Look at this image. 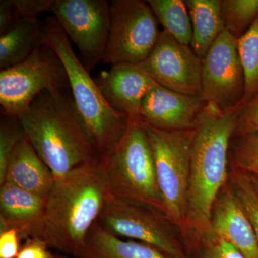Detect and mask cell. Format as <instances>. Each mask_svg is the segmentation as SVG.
<instances>
[{"mask_svg":"<svg viewBox=\"0 0 258 258\" xmlns=\"http://www.w3.org/2000/svg\"><path fill=\"white\" fill-rule=\"evenodd\" d=\"M18 119L26 138L55 180L98 162L99 154L83 125L71 90L43 91Z\"/></svg>","mask_w":258,"mask_h":258,"instance_id":"cell-1","label":"cell"},{"mask_svg":"<svg viewBox=\"0 0 258 258\" xmlns=\"http://www.w3.org/2000/svg\"><path fill=\"white\" fill-rule=\"evenodd\" d=\"M97 164L81 166L55 180L35 237L49 247L75 257L82 248L110 194Z\"/></svg>","mask_w":258,"mask_h":258,"instance_id":"cell-2","label":"cell"},{"mask_svg":"<svg viewBox=\"0 0 258 258\" xmlns=\"http://www.w3.org/2000/svg\"><path fill=\"white\" fill-rule=\"evenodd\" d=\"M240 109L222 112L207 103L191 144L188 226L209 233L214 207L227 176L229 149Z\"/></svg>","mask_w":258,"mask_h":258,"instance_id":"cell-3","label":"cell"},{"mask_svg":"<svg viewBox=\"0 0 258 258\" xmlns=\"http://www.w3.org/2000/svg\"><path fill=\"white\" fill-rule=\"evenodd\" d=\"M40 40L60 57L67 73L76 108L99 155L105 154L128 127V116L115 111L102 94L89 71L73 50L71 42L54 16L40 24Z\"/></svg>","mask_w":258,"mask_h":258,"instance_id":"cell-4","label":"cell"},{"mask_svg":"<svg viewBox=\"0 0 258 258\" xmlns=\"http://www.w3.org/2000/svg\"><path fill=\"white\" fill-rule=\"evenodd\" d=\"M108 191L163 215L152 145L142 120H129L119 140L97 164Z\"/></svg>","mask_w":258,"mask_h":258,"instance_id":"cell-5","label":"cell"},{"mask_svg":"<svg viewBox=\"0 0 258 258\" xmlns=\"http://www.w3.org/2000/svg\"><path fill=\"white\" fill-rule=\"evenodd\" d=\"M143 124L154 154L163 215L186 234L189 227L190 161L195 128L166 132Z\"/></svg>","mask_w":258,"mask_h":258,"instance_id":"cell-6","label":"cell"},{"mask_svg":"<svg viewBox=\"0 0 258 258\" xmlns=\"http://www.w3.org/2000/svg\"><path fill=\"white\" fill-rule=\"evenodd\" d=\"M71 90L67 73L55 51L39 45L21 63L0 72V105L3 115L18 118L40 93Z\"/></svg>","mask_w":258,"mask_h":258,"instance_id":"cell-7","label":"cell"},{"mask_svg":"<svg viewBox=\"0 0 258 258\" xmlns=\"http://www.w3.org/2000/svg\"><path fill=\"white\" fill-rule=\"evenodd\" d=\"M111 25L103 61L142 64L157 44L160 32L147 1L112 0Z\"/></svg>","mask_w":258,"mask_h":258,"instance_id":"cell-8","label":"cell"},{"mask_svg":"<svg viewBox=\"0 0 258 258\" xmlns=\"http://www.w3.org/2000/svg\"><path fill=\"white\" fill-rule=\"evenodd\" d=\"M164 220L160 212L110 193L97 223L117 237L149 244L171 258H189Z\"/></svg>","mask_w":258,"mask_h":258,"instance_id":"cell-9","label":"cell"},{"mask_svg":"<svg viewBox=\"0 0 258 258\" xmlns=\"http://www.w3.org/2000/svg\"><path fill=\"white\" fill-rule=\"evenodd\" d=\"M50 13L79 49L83 64L92 71L103 61L110 25V3L106 0H55Z\"/></svg>","mask_w":258,"mask_h":258,"instance_id":"cell-10","label":"cell"},{"mask_svg":"<svg viewBox=\"0 0 258 258\" xmlns=\"http://www.w3.org/2000/svg\"><path fill=\"white\" fill-rule=\"evenodd\" d=\"M244 76L237 39L224 30L203 59L202 96L222 112L242 108Z\"/></svg>","mask_w":258,"mask_h":258,"instance_id":"cell-11","label":"cell"},{"mask_svg":"<svg viewBox=\"0 0 258 258\" xmlns=\"http://www.w3.org/2000/svg\"><path fill=\"white\" fill-rule=\"evenodd\" d=\"M156 83L176 92L202 96L203 60L189 45L181 43L164 30L155 47L140 64Z\"/></svg>","mask_w":258,"mask_h":258,"instance_id":"cell-12","label":"cell"},{"mask_svg":"<svg viewBox=\"0 0 258 258\" xmlns=\"http://www.w3.org/2000/svg\"><path fill=\"white\" fill-rule=\"evenodd\" d=\"M207 102L202 96H189L157 84L142 102L140 118L144 123L166 132L192 129Z\"/></svg>","mask_w":258,"mask_h":258,"instance_id":"cell-13","label":"cell"},{"mask_svg":"<svg viewBox=\"0 0 258 258\" xmlns=\"http://www.w3.org/2000/svg\"><path fill=\"white\" fill-rule=\"evenodd\" d=\"M95 81L110 106L129 120H141L142 102L157 83L140 64L131 63L112 64Z\"/></svg>","mask_w":258,"mask_h":258,"instance_id":"cell-14","label":"cell"},{"mask_svg":"<svg viewBox=\"0 0 258 258\" xmlns=\"http://www.w3.org/2000/svg\"><path fill=\"white\" fill-rule=\"evenodd\" d=\"M210 232L235 245L245 258H258L255 234L233 189H225L217 198Z\"/></svg>","mask_w":258,"mask_h":258,"instance_id":"cell-15","label":"cell"},{"mask_svg":"<svg viewBox=\"0 0 258 258\" xmlns=\"http://www.w3.org/2000/svg\"><path fill=\"white\" fill-rule=\"evenodd\" d=\"M46 203L47 199L5 182L0 186V231L13 227L23 239L36 237Z\"/></svg>","mask_w":258,"mask_h":258,"instance_id":"cell-16","label":"cell"},{"mask_svg":"<svg viewBox=\"0 0 258 258\" xmlns=\"http://www.w3.org/2000/svg\"><path fill=\"white\" fill-rule=\"evenodd\" d=\"M5 182L47 199L55 179L48 166L25 137L17 145L12 154Z\"/></svg>","mask_w":258,"mask_h":258,"instance_id":"cell-17","label":"cell"},{"mask_svg":"<svg viewBox=\"0 0 258 258\" xmlns=\"http://www.w3.org/2000/svg\"><path fill=\"white\" fill-rule=\"evenodd\" d=\"M77 258H171L138 241L117 237L96 223L91 227Z\"/></svg>","mask_w":258,"mask_h":258,"instance_id":"cell-18","label":"cell"},{"mask_svg":"<svg viewBox=\"0 0 258 258\" xmlns=\"http://www.w3.org/2000/svg\"><path fill=\"white\" fill-rule=\"evenodd\" d=\"M191 28V46L202 60L225 30L222 15V0H184Z\"/></svg>","mask_w":258,"mask_h":258,"instance_id":"cell-19","label":"cell"},{"mask_svg":"<svg viewBox=\"0 0 258 258\" xmlns=\"http://www.w3.org/2000/svg\"><path fill=\"white\" fill-rule=\"evenodd\" d=\"M40 45L39 20L21 19L0 36V69L21 63Z\"/></svg>","mask_w":258,"mask_h":258,"instance_id":"cell-20","label":"cell"},{"mask_svg":"<svg viewBox=\"0 0 258 258\" xmlns=\"http://www.w3.org/2000/svg\"><path fill=\"white\" fill-rule=\"evenodd\" d=\"M157 21L164 31L176 40L186 45H191L192 28L187 7L183 0H149Z\"/></svg>","mask_w":258,"mask_h":258,"instance_id":"cell-21","label":"cell"},{"mask_svg":"<svg viewBox=\"0 0 258 258\" xmlns=\"http://www.w3.org/2000/svg\"><path fill=\"white\" fill-rule=\"evenodd\" d=\"M237 46L244 76L242 108L258 95V18L237 40Z\"/></svg>","mask_w":258,"mask_h":258,"instance_id":"cell-22","label":"cell"},{"mask_svg":"<svg viewBox=\"0 0 258 258\" xmlns=\"http://www.w3.org/2000/svg\"><path fill=\"white\" fill-rule=\"evenodd\" d=\"M226 31L238 40L258 18V0H222Z\"/></svg>","mask_w":258,"mask_h":258,"instance_id":"cell-23","label":"cell"},{"mask_svg":"<svg viewBox=\"0 0 258 258\" xmlns=\"http://www.w3.org/2000/svg\"><path fill=\"white\" fill-rule=\"evenodd\" d=\"M26 137L18 118L2 115L0 121V186L4 184L7 169L17 145Z\"/></svg>","mask_w":258,"mask_h":258,"instance_id":"cell-24","label":"cell"},{"mask_svg":"<svg viewBox=\"0 0 258 258\" xmlns=\"http://www.w3.org/2000/svg\"><path fill=\"white\" fill-rule=\"evenodd\" d=\"M232 147V157L236 167L249 176L258 178V133L239 134Z\"/></svg>","mask_w":258,"mask_h":258,"instance_id":"cell-25","label":"cell"},{"mask_svg":"<svg viewBox=\"0 0 258 258\" xmlns=\"http://www.w3.org/2000/svg\"><path fill=\"white\" fill-rule=\"evenodd\" d=\"M233 191L248 217L258 243V195L248 175L235 169L234 172Z\"/></svg>","mask_w":258,"mask_h":258,"instance_id":"cell-26","label":"cell"},{"mask_svg":"<svg viewBox=\"0 0 258 258\" xmlns=\"http://www.w3.org/2000/svg\"><path fill=\"white\" fill-rule=\"evenodd\" d=\"M208 235L201 258H245L230 242L213 235Z\"/></svg>","mask_w":258,"mask_h":258,"instance_id":"cell-27","label":"cell"},{"mask_svg":"<svg viewBox=\"0 0 258 258\" xmlns=\"http://www.w3.org/2000/svg\"><path fill=\"white\" fill-rule=\"evenodd\" d=\"M19 20H38L45 12H51L55 0H12Z\"/></svg>","mask_w":258,"mask_h":258,"instance_id":"cell-28","label":"cell"},{"mask_svg":"<svg viewBox=\"0 0 258 258\" xmlns=\"http://www.w3.org/2000/svg\"><path fill=\"white\" fill-rule=\"evenodd\" d=\"M257 129L258 95L241 108L235 135L255 132Z\"/></svg>","mask_w":258,"mask_h":258,"instance_id":"cell-29","label":"cell"},{"mask_svg":"<svg viewBox=\"0 0 258 258\" xmlns=\"http://www.w3.org/2000/svg\"><path fill=\"white\" fill-rule=\"evenodd\" d=\"M22 235L16 228L0 231V258H16L20 252Z\"/></svg>","mask_w":258,"mask_h":258,"instance_id":"cell-30","label":"cell"},{"mask_svg":"<svg viewBox=\"0 0 258 258\" xmlns=\"http://www.w3.org/2000/svg\"><path fill=\"white\" fill-rule=\"evenodd\" d=\"M48 245L37 237L27 239L16 258H55L47 249Z\"/></svg>","mask_w":258,"mask_h":258,"instance_id":"cell-31","label":"cell"},{"mask_svg":"<svg viewBox=\"0 0 258 258\" xmlns=\"http://www.w3.org/2000/svg\"><path fill=\"white\" fill-rule=\"evenodd\" d=\"M12 0L0 1V36L8 31L19 21Z\"/></svg>","mask_w":258,"mask_h":258,"instance_id":"cell-32","label":"cell"},{"mask_svg":"<svg viewBox=\"0 0 258 258\" xmlns=\"http://www.w3.org/2000/svg\"><path fill=\"white\" fill-rule=\"evenodd\" d=\"M245 173V172H244ZM248 175V174H247ZM249 179L251 180L252 185H253L254 189L258 195V178L254 177V176L248 175Z\"/></svg>","mask_w":258,"mask_h":258,"instance_id":"cell-33","label":"cell"},{"mask_svg":"<svg viewBox=\"0 0 258 258\" xmlns=\"http://www.w3.org/2000/svg\"><path fill=\"white\" fill-rule=\"evenodd\" d=\"M55 258H66V257H62V256H55Z\"/></svg>","mask_w":258,"mask_h":258,"instance_id":"cell-34","label":"cell"},{"mask_svg":"<svg viewBox=\"0 0 258 258\" xmlns=\"http://www.w3.org/2000/svg\"><path fill=\"white\" fill-rule=\"evenodd\" d=\"M257 132V133H258V129H257V132Z\"/></svg>","mask_w":258,"mask_h":258,"instance_id":"cell-35","label":"cell"}]
</instances>
